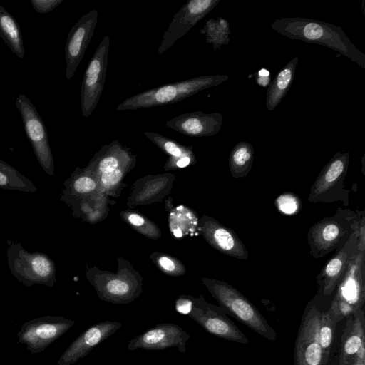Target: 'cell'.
<instances>
[{
    "instance_id": "32",
    "label": "cell",
    "mask_w": 365,
    "mask_h": 365,
    "mask_svg": "<svg viewBox=\"0 0 365 365\" xmlns=\"http://www.w3.org/2000/svg\"><path fill=\"white\" fill-rule=\"evenodd\" d=\"M118 160L113 156H108L102 159L98 165L99 170L103 173L111 172L117 169Z\"/></svg>"
},
{
    "instance_id": "35",
    "label": "cell",
    "mask_w": 365,
    "mask_h": 365,
    "mask_svg": "<svg viewBox=\"0 0 365 365\" xmlns=\"http://www.w3.org/2000/svg\"><path fill=\"white\" fill-rule=\"evenodd\" d=\"M255 81L261 86H267L270 81L269 71L262 68L255 73Z\"/></svg>"
},
{
    "instance_id": "11",
    "label": "cell",
    "mask_w": 365,
    "mask_h": 365,
    "mask_svg": "<svg viewBox=\"0 0 365 365\" xmlns=\"http://www.w3.org/2000/svg\"><path fill=\"white\" fill-rule=\"evenodd\" d=\"M110 38L106 36L93 54L83 78L81 88L82 115H91L100 99L106 81Z\"/></svg>"
},
{
    "instance_id": "5",
    "label": "cell",
    "mask_w": 365,
    "mask_h": 365,
    "mask_svg": "<svg viewBox=\"0 0 365 365\" xmlns=\"http://www.w3.org/2000/svg\"><path fill=\"white\" fill-rule=\"evenodd\" d=\"M13 276L26 286L42 284L52 287L56 282L53 261L42 252L26 251L19 242H11L6 252Z\"/></svg>"
},
{
    "instance_id": "15",
    "label": "cell",
    "mask_w": 365,
    "mask_h": 365,
    "mask_svg": "<svg viewBox=\"0 0 365 365\" xmlns=\"http://www.w3.org/2000/svg\"><path fill=\"white\" fill-rule=\"evenodd\" d=\"M189 339L190 335L178 325L170 323L160 324L130 340L128 344V349L130 351L138 349L163 350L175 347L184 354L186 342Z\"/></svg>"
},
{
    "instance_id": "9",
    "label": "cell",
    "mask_w": 365,
    "mask_h": 365,
    "mask_svg": "<svg viewBox=\"0 0 365 365\" xmlns=\"http://www.w3.org/2000/svg\"><path fill=\"white\" fill-rule=\"evenodd\" d=\"M72 319L61 316H43L31 319L21 327L18 342L26 345L31 354H38L64 334L73 324Z\"/></svg>"
},
{
    "instance_id": "27",
    "label": "cell",
    "mask_w": 365,
    "mask_h": 365,
    "mask_svg": "<svg viewBox=\"0 0 365 365\" xmlns=\"http://www.w3.org/2000/svg\"><path fill=\"white\" fill-rule=\"evenodd\" d=\"M106 294L111 301L124 302L125 297L130 294V287L125 281L113 279L109 281L105 287Z\"/></svg>"
},
{
    "instance_id": "1",
    "label": "cell",
    "mask_w": 365,
    "mask_h": 365,
    "mask_svg": "<svg viewBox=\"0 0 365 365\" xmlns=\"http://www.w3.org/2000/svg\"><path fill=\"white\" fill-rule=\"evenodd\" d=\"M271 27L289 38L331 48L365 69V54L356 47L340 26L303 17H283L274 20Z\"/></svg>"
},
{
    "instance_id": "26",
    "label": "cell",
    "mask_w": 365,
    "mask_h": 365,
    "mask_svg": "<svg viewBox=\"0 0 365 365\" xmlns=\"http://www.w3.org/2000/svg\"><path fill=\"white\" fill-rule=\"evenodd\" d=\"M334 314L329 311L321 312L319 326V341L324 351L329 356L336 324Z\"/></svg>"
},
{
    "instance_id": "38",
    "label": "cell",
    "mask_w": 365,
    "mask_h": 365,
    "mask_svg": "<svg viewBox=\"0 0 365 365\" xmlns=\"http://www.w3.org/2000/svg\"><path fill=\"white\" fill-rule=\"evenodd\" d=\"M190 163V158L189 156H183L176 162V165L179 168H185Z\"/></svg>"
},
{
    "instance_id": "25",
    "label": "cell",
    "mask_w": 365,
    "mask_h": 365,
    "mask_svg": "<svg viewBox=\"0 0 365 365\" xmlns=\"http://www.w3.org/2000/svg\"><path fill=\"white\" fill-rule=\"evenodd\" d=\"M200 33L205 35L207 43L212 44L215 51L230 41L229 22L222 17L207 20Z\"/></svg>"
},
{
    "instance_id": "4",
    "label": "cell",
    "mask_w": 365,
    "mask_h": 365,
    "mask_svg": "<svg viewBox=\"0 0 365 365\" xmlns=\"http://www.w3.org/2000/svg\"><path fill=\"white\" fill-rule=\"evenodd\" d=\"M208 288L226 313L260 336L272 341H276L275 331L253 304L237 289L220 281L210 282Z\"/></svg>"
},
{
    "instance_id": "6",
    "label": "cell",
    "mask_w": 365,
    "mask_h": 365,
    "mask_svg": "<svg viewBox=\"0 0 365 365\" xmlns=\"http://www.w3.org/2000/svg\"><path fill=\"white\" fill-rule=\"evenodd\" d=\"M364 255L365 251L361 250L358 253L337 287L329 310L338 322L363 309L365 302Z\"/></svg>"
},
{
    "instance_id": "36",
    "label": "cell",
    "mask_w": 365,
    "mask_h": 365,
    "mask_svg": "<svg viewBox=\"0 0 365 365\" xmlns=\"http://www.w3.org/2000/svg\"><path fill=\"white\" fill-rule=\"evenodd\" d=\"M160 265L166 271H173L175 269L174 262L167 257H161L159 260Z\"/></svg>"
},
{
    "instance_id": "33",
    "label": "cell",
    "mask_w": 365,
    "mask_h": 365,
    "mask_svg": "<svg viewBox=\"0 0 365 365\" xmlns=\"http://www.w3.org/2000/svg\"><path fill=\"white\" fill-rule=\"evenodd\" d=\"M122 178V173L119 169H115L111 172L103 173L101 181L106 186L114 185L118 183Z\"/></svg>"
},
{
    "instance_id": "34",
    "label": "cell",
    "mask_w": 365,
    "mask_h": 365,
    "mask_svg": "<svg viewBox=\"0 0 365 365\" xmlns=\"http://www.w3.org/2000/svg\"><path fill=\"white\" fill-rule=\"evenodd\" d=\"M193 301L190 299L179 298L175 304V309L180 314L187 315L192 308Z\"/></svg>"
},
{
    "instance_id": "20",
    "label": "cell",
    "mask_w": 365,
    "mask_h": 365,
    "mask_svg": "<svg viewBox=\"0 0 365 365\" xmlns=\"http://www.w3.org/2000/svg\"><path fill=\"white\" fill-rule=\"evenodd\" d=\"M206 225V236L216 249L232 257L248 259V252L244 244L233 230L212 221Z\"/></svg>"
},
{
    "instance_id": "13",
    "label": "cell",
    "mask_w": 365,
    "mask_h": 365,
    "mask_svg": "<svg viewBox=\"0 0 365 365\" xmlns=\"http://www.w3.org/2000/svg\"><path fill=\"white\" fill-rule=\"evenodd\" d=\"M189 317L197 322L209 333L223 339L248 344L246 336L228 318L222 307L206 302H194Z\"/></svg>"
},
{
    "instance_id": "16",
    "label": "cell",
    "mask_w": 365,
    "mask_h": 365,
    "mask_svg": "<svg viewBox=\"0 0 365 365\" xmlns=\"http://www.w3.org/2000/svg\"><path fill=\"white\" fill-rule=\"evenodd\" d=\"M98 12L92 10L81 16L71 28L65 46L66 78L73 76L81 63L97 24Z\"/></svg>"
},
{
    "instance_id": "30",
    "label": "cell",
    "mask_w": 365,
    "mask_h": 365,
    "mask_svg": "<svg viewBox=\"0 0 365 365\" xmlns=\"http://www.w3.org/2000/svg\"><path fill=\"white\" fill-rule=\"evenodd\" d=\"M96 187V182L87 176L76 178L72 184L73 190L79 194L90 192L93 191Z\"/></svg>"
},
{
    "instance_id": "14",
    "label": "cell",
    "mask_w": 365,
    "mask_h": 365,
    "mask_svg": "<svg viewBox=\"0 0 365 365\" xmlns=\"http://www.w3.org/2000/svg\"><path fill=\"white\" fill-rule=\"evenodd\" d=\"M221 0H190L173 16L164 34L158 53L161 54L197 22L209 14Z\"/></svg>"
},
{
    "instance_id": "10",
    "label": "cell",
    "mask_w": 365,
    "mask_h": 365,
    "mask_svg": "<svg viewBox=\"0 0 365 365\" xmlns=\"http://www.w3.org/2000/svg\"><path fill=\"white\" fill-rule=\"evenodd\" d=\"M320 313L316 305L304 312L295 342L294 365H327L329 356L319 341Z\"/></svg>"
},
{
    "instance_id": "37",
    "label": "cell",
    "mask_w": 365,
    "mask_h": 365,
    "mask_svg": "<svg viewBox=\"0 0 365 365\" xmlns=\"http://www.w3.org/2000/svg\"><path fill=\"white\" fill-rule=\"evenodd\" d=\"M128 221L135 226H140L144 223L143 218L138 214H130L128 216Z\"/></svg>"
},
{
    "instance_id": "18",
    "label": "cell",
    "mask_w": 365,
    "mask_h": 365,
    "mask_svg": "<svg viewBox=\"0 0 365 365\" xmlns=\"http://www.w3.org/2000/svg\"><path fill=\"white\" fill-rule=\"evenodd\" d=\"M356 359H365V317L363 309L347 318L341 335L339 365H351Z\"/></svg>"
},
{
    "instance_id": "22",
    "label": "cell",
    "mask_w": 365,
    "mask_h": 365,
    "mask_svg": "<svg viewBox=\"0 0 365 365\" xmlns=\"http://www.w3.org/2000/svg\"><path fill=\"white\" fill-rule=\"evenodd\" d=\"M0 36L10 50L23 59L25 49L21 28L15 18L0 5Z\"/></svg>"
},
{
    "instance_id": "7",
    "label": "cell",
    "mask_w": 365,
    "mask_h": 365,
    "mask_svg": "<svg viewBox=\"0 0 365 365\" xmlns=\"http://www.w3.org/2000/svg\"><path fill=\"white\" fill-rule=\"evenodd\" d=\"M349 155L337 152L325 165L313 183L308 197L310 202L331 203L341 201L349 205V191L344 180L348 171Z\"/></svg>"
},
{
    "instance_id": "41",
    "label": "cell",
    "mask_w": 365,
    "mask_h": 365,
    "mask_svg": "<svg viewBox=\"0 0 365 365\" xmlns=\"http://www.w3.org/2000/svg\"><path fill=\"white\" fill-rule=\"evenodd\" d=\"M0 318H1V314H0Z\"/></svg>"
},
{
    "instance_id": "3",
    "label": "cell",
    "mask_w": 365,
    "mask_h": 365,
    "mask_svg": "<svg viewBox=\"0 0 365 365\" xmlns=\"http://www.w3.org/2000/svg\"><path fill=\"white\" fill-rule=\"evenodd\" d=\"M361 220L359 215L349 210L338 209L334 215L312 225L307 234L311 255L319 258L335 249H341L359 228Z\"/></svg>"
},
{
    "instance_id": "19",
    "label": "cell",
    "mask_w": 365,
    "mask_h": 365,
    "mask_svg": "<svg viewBox=\"0 0 365 365\" xmlns=\"http://www.w3.org/2000/svg\"><path fill=\"white\" fill-rule=\"evenodd\" d=\"M223 115L200 111L182 114L166 122V126L180 133L193 136H211L222 127Z\"/></svg>"
},
{
    "instance_id": "31",
    "label": "cell",
    "mask_w": 365,
    "mask_h": 365,
    "mask_svg": "<svg viewBox=\"0 0 365 365\" xmlns=\"http://www.w3.org/2000/svg\"><path fill=\"white\" fill-rule=\"evenodd\" d=\"M63 0H31L30 3L37 13L46 14L53 11Z\"/></svg>"
},
{
    "instance_id": "17",
    "label": "cell",
    "mask_w": 365,
    "mask_h": 365,
    "mask_svg": "<svg viewBox=\"0 0 365 365\" xmlns=\"http://www.w3.org/2000/svg\"><path fill=\"white\" fill-rule=\"evenodd\" d=\"M121 324L106 321L96 324L78 336L61 354L58 365H71L87 356L98 344L113 335Z\"/></svg>"
},
{
    "instance_id": "39",
    "label": "cell",
    "mask_w": 365,
    "mask_h": 365,
    "mask_svg": "<svg viewBox=\"0 0 365 365\" xmlns=\"http://www.w3.org/2000/svg\"><path fill=\"white\" fill-rule=\"evenodd\" d=\"M351 365H365V359H356Z\"/></svg>"
},
{
    "instance_id": "28",
    "label": "cell",
    "mask_w": 365,
    "mask_h": 365,
    "mask_svg": "<svg viewBox=\"0 0 365 365\" xmlns=\"http://www.w3.org/2000/svg\"><path fill=\"white\" fill-rule=\"evenodd\" d=\"M275 203L279 211L289 215L296 214L301 207L299 197L289 192H285L278 196Z\"/></svg>"
},
{
    "instance_id": "8",
    "label": "cell",
    "mask_w": 365,
    "mask_h": 365,
    "mask_svg": "<svg viewBox=\"0 0 365 365\" xmlns=\"http://www.w3.org/2000/svg\"><path fill=\"white\" fill-rule=\"evenodd\" d=\"M16 106L34 155L44 172L53 175L54 163L45 123L31 101L24 94L16 98Z\"/></svg>"
},
{
    "instance_id": "23",
    "label": "cell",
    "mask_w": 365,
    "mask_h": 365,
    "mask_svg": "<svg viewBox=\"0 0 365 365\" xmlns=\"http://www.w3.org/2000/svg\"><path fill=\"white\" fill-rule=\"evenodd\" d=\"M254 160V149L247 142H239L231 150L229 156V167L232 177L241 178L251 170Z\"/></svg>"
},
{
    "instance_id": "21",
    "label": "cell",
    "mask_w": 365,
    "mask_h": 365,
    "mask_svg": "<svg viewBox=\"0 0 365 365\" xmlns=\"http://www.w3.org/2000/svg\"><path fill=\"white\" fill-rule=\"evenodd\" d=\"M298 61V57L293 58L277 73L269 85L266 96V107L268 110H274L285 97L293 82Z\"/></svg>"
},
{
    "instance_id": "40",
    "label": "cell",
    "mask_w": 365,
    "mask_h": 365,
    "mask_svg": "<svg viewBox=\"0 0 365 365\" xmlns=\"http://www.w3.org/2000/svg\"><path fill=\"white\" fill-rule=\"evenodd\" d=\"M173 233L176 237H181L182 236V231L179 228H175L173 230Z\"/></svg>"
},
{
    "instance_id": "2",
    "label": "cell",
    "mask_w": 365,
    "mask_h": 365,
    "mask_svg": "<svg viewBox=\"0 0 365 365\" xmlns=\"http://www.w3.org/2000/svg\"><path fill=\"white\" fill-rule=\"evenodd\" d=\"M228 79L227 75H209L165 85L125 99L117 106V110H135L177 103Z\"/></svg>"
},
{
    "instance_id": "24",
    "label": "cell",
    "mask_w": 365,
    "mask_h": 365,
    "mask_svg": "<svg viewBox=\"0 0 365 365\" xmlns=\"http://www.w3.org/2000/svg\"><path fill=\"white\" fill-rule=\"evenodd\" d=\"M0 187L26 192H35L34 184L16 168L0 160Z\"/></svg>"
},
{
    "instance_id": "12",
    "label": "cell",
    "mask_w": 365,
    "mask_h": 365,
    "mask_svg": "<svg viewBox=\"0 0 365 365\" xmlns=\"http://www.w3.org/2000/svg\"><path fill=\"white\" fill-rule=\"evenodd\" d=\"M361 250L365 251V244L360 242L359 228L318 274L317 282L323 297L333 294L346 274L351 262Z\"/></svg>"
},
{
    "instance_id": "29",
    "label": "cell",
    "mask_w": 365,
    "mask_h": 365,
    "mask_svg": "<svg viewBox=\"0 0 365 365\" xmlns=\"http://www.w3.org/2000/svg\"><path fill=\"white\" fill-rule=\"evenodd\" d=\"M144 134L156 143H160L163 149L173 157L178 158L182 155V150L173 141L166 139L163 136L154 133L145 132Z\"/></svg>"
}]
</instances>
